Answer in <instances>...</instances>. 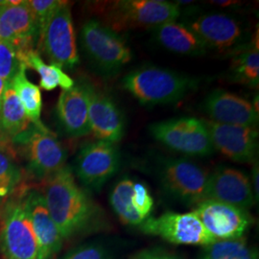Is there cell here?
Instances as JSON below:
<instances>
[{
	"label": "cell",
	"instance_id": "6da1fadb",
	"mask_svg": "<svg viewBox=\"0 0 259 259\" xmlns=\"http://www.w3.org/2000/svg\"><path fill=\"white\" fill-rule=\"evenodd\" d=\"M44 182L47 209L64 240L94 227L101 211L78 185L70 167L65 165Z\"/></svg>",
	"mask_w": 259,
	"mask_h": 259
},
{
	"label": "cell",
	"instance_id": "7a4b0ae2",
	"mask_svg": "<svg viewBox=\"0 0 259 259\" xmlns=\"http://www.w3.org/2000/svg\"><path fill=\"white\" fill-rule=\"evenodd\" d=\"M197 81L157 66H143L131 71L122 87L142 105L156 106L179 102L196 88Z\"/></svg>",
	"mask_w": 259,
	"mask_h": 259
},
{
	"label": "cell",
	"instance_id": "3957f363",
	"mask_svg": "<svg viewBox=\"0 0 259 259\" xmlns=\"http://www.w3.org/2000/svg\"><path fill=\"white\" fill-rule=\"evenodd\" d=\"M80 42L84 55L102 74H115L132 60L126 40L100 20L90 19L83 24Z\"/></svg>",
	"mask_w": 259,
	"mask_h": 259
},
{
	"label": "cell",
	"instance_id": "277c9868",
	"mask_svg": "<svg viewBox=\"0 0 259 259\" xmlns=\"http://www.w3.org/2000/svg\"><path fill=\"white\" fill-rule=\"evenodd\" d=\"M181 11L176 3L164 0H118L108 2L105 24L115 32L137 28L155 29L176 21Z\"/></svg>",
	"mask_w": 259,
	"mask_h": 259
},
{
	"label": "cell",
	"instance_id": "5b68a950",
	"mask_svg": "<svg viewBox=\"0 0 259 259\" xmlns=\"http://www.w3.org/2000/svg\"><path fill=\"white\" fill-rule=\"evenodd\" d=\"M12 198V197H11ZM4 259H37V239L24 200V191L5 204L0 225Z\"/></svg>",
	"mask_w": 259,
	"mask_h": 259
},
{
	"label": "cell",
	"instance_id": "8992f818",
	"mask_svg": "<svg viewBox=\"0 0 259 259\" xmlns=\"http://www.w3.org/2000/svg\"><path fill=\"white\" fill-rule=\"evenodd\" d=\"M12 142L19 145L29 173L37 180L46 181L65 166L66 150L47 128L40 129L32 124Z\"/></svg>",
	"mask_w": 259,
	"mask_h": 259
},
{
	"label": "cell",
	"instance_id": "52a82bcc",
	"mask_svg": "<svg viewBox=\"0 0 259 259\" xmlns=\"http://www.w3.org/2000/svg\"><path fill=\"white\" fill-rule=\"evenodd\" d=\"M153 138L173 151L187 156H209L214 152L205 121L181 117L157 122L149 127Z\"/></svg>",
	"mask_w": 259,
	"mask_h": 259
},
{
	"label": "cell",
	"instance_id": "ba28073f",
	"mask_svg": "<svg viewBox=\"0 0 259 259\" xmlns=\"http://www.w3.org/2000/svg\"><path fill=\"white\" fill-rule=\"evenodd\" d=\"M37 52L41 51L52 65L71 69L80 59L76 45L74 25L68 2L57 10L37 39Z\"/></svg>",
	"mask_w": 259,
	"mask_h": 259
},
{
	"label": "cell",
	"instance_id": "9c48e42d",
	"mask_svg": "<svg viewBox=\"0 0 259 259\" xmlns=\"http://www.w3.org/2000/svg\"><path fill=\"white\" fill-rule=\"evenodd\" d=\"M139 228L145 234L160 237L176 245L204 247L217 241L205 230L193 211L167 212L158 217H149Z\"/></svg>",
	"mask_w": 259,
	"mask_h": 259
},
{
	"label": "cell",
	"instance_id": "30bf717a",
	"mask_svg": "<svg viewBox=\"0 0 259 259\" xmlns=\"http://www.w3.org/2000/svg\"><path fill=\"white\" fill-rule=\"evenodd\" d=\"M120 167V153L115 143L97 140L88 143L75 159V174L87 188L99 191Z\"/></svg>",
	"mask_w": 259,
	"mask_h": 259
},
{
	"label": "cell",
	"instance_id": "8fae6325",
	"mask_svg": "<svg viewBox=\"0 0 259 259\" xmlns=\"http://www.w3.org/2000/svg\"><path fill=\"white\" fill-rule=\"evenodd\" d=\"M208 176L203 168L186 159H168L160 171V182L167 193L187 205L206 200Z\"/></svg>",
	"mask_w": 259,
	"mask_h": 259
},
{
	"label": "cell",
	"instance_id": "7c38bea8",
	"mask_svg": "<svg viewBox=\"0 0 259 259\" xmlns=\"http://www.w3.org/2000/svg\"><path fill=\"white\" fill-rule=\"evenodd\" d=\"M193 212L216 240L240 239L252 223L246 209L213 200L197 204Z\"/></svg>",
	"mask_w": 259,
	"mask_h": 259
},
{
	"label": "cell",
	"instance_id": "4fadbf2b",
	"mask_svg": "<svg viewBox=\"0 0 259 259\" xmlns=\"http://www.w3.org/2000/svg\"><path fill=\"white\" fill-rule=\"evenodd\" d=\"M37 23L27 1H5L0 10V40L18 49L20 55L37 45Z\"/></svg>",
	"mask_w": 259,
	"mask_h": 259
},
{
	"label": "cell",
	"instance_id": "5bb4252c",
	"mask_svg": "<svg viewBox=\"0 0 259 259\" xmlns=\"http://www.w3.org/2000/svg\"><path fill=\"white\" fill-rule=\"evenodd\" d=\"M214 150L235 162H251L258 152V132L254 128L205 121Z\"/></svg>",
	"mask_w": 259,
	"mask_h": 259
},
{
	"label": "cell",
	"instance_id": "9a60e30c",
	"mask_svg": "<svg viewBox=\"0 0 259 259\" xmlns=\"http://www.w3.org/2000/svg\"><path fill=\"white\" fill-rule=\"evenodd\" d=\"M206 200L232 204L246 210L256 203L250 178L241 170L223 165L208 176Z\"/></svg>",
	"mask_w": 259,
	"mask_h": 259
},
{
	"label": "cell",
	"instance_id": "2e32d148",
	"mask_svg": "<svg viewBox=\"0 0 259 259\" xmlns=\"http://www.w3.org/2000/svg\"><path fill=\"white\" fill-rule=\"evenodd\" d=\"M88 82H78L69 90H63L56 106L60 127L70 138H82L91 133L89 119Z\"/></svg>",
	"mask_w": 259,
	"mask_h": 259
},
{
	"label": "cell",
	"instance_id": "e0dca14e",
	"mask_svg": "<svg viewBox=\"0 0 259 259\" xmlns=\"http://www.w3.org/2000/svg\"><path fill=\"white\" fill-rule=\"evenodd\" d=\"M89 119L91 133L102 141L115 143L125 133V119L122 111L109 95L90 84Z\"/></svg>",
	"mask_w": 259,
	"mask_h": 259
},
{
	"label": "cell",
	"instance_id": "ac0fdd59",
	"mask_svg": "<svg viewBox=\"0 0 259 259\" xmlns=\"http://www.w3.org/2000/svg\"><path fill=\"white\" fill-rule=\"evenodd\" d=\"M24 200L37 239V259H53L63 247L64 239L47 209L41 192L25 189Z\"/></svg>",
	"mask_w": 259,
	"mask_h": 259
},
{
	"label": "cell",
	"instance_id": "d6986e66",
	"mask_svg": "<svg viewBox=\"0 0 259 259\" xmlns=\"http://www.w3.org/2000/svg\"><path fill=\"white\" fill-rule=\"evenodd\" d=\"M203 108L213 122L254 129L258 125L252 103L234 93L216 90L207 95Z\"/></svg>",
	"mask_w": 259,
	"mask_h": 259
},
{
	"label": "cell",
	"instance_id": "ffe728a7",
	"mask_svg": "<svg viewBox=\"0 0 259 259\" xmlns=\"http://www.w3.org/2000/svg\"><path fill=\"white\" fill-rule=\"evenodd\" d=\"M188 27L206 47L222 51L237 47L243 37L239 22L226 14H205L195 19Z\"/></svg>",
	"mask_w": 259,
	"mask_h": 259
},
{
	"label": "cell",
	"instance_id": "44dd1931",
	"mask_svg": "<svg viewBox=\"0 0 259 259\" xmlns=\"http://www.w3.org/2000/svg\"><path fill=\"white\" fill-rule=\"evenodd\" d=\"M157 42L167 50L183 55H203L207 47L188 26L176 21L153 29Z\"/></svg>",
	"mask_w": 259,
	"mask_h": 259
},
{
	"label": "cell",
	"instance_id": "7402d4cb",
	"mask_svg": "<svg viewBox=\"0 0 259 259\" xmlns=\"http://www.w3.org/2000/svg\"><path fill=\"white\" fill-rule=\"evenodd\" d=\"M32 126L23 106L11 83H8L0 108V133L12 139L17 138Z\"/></svg>",
	"mask_w": 259,
	"mask_h": 259
},
{
	"label": "cell",
	"instance_id": "603a6c76",
	"mask_svg": "<svg viewBox=\"0 0 259 259\" xmlns=\"http://www.w3.org/2000/svg\"><path fill=\"white\" fill-rule=\"evenodd\" d=\"M21 60L26 68L34 69L39 75V89L52 92L58 87L69 90L74 85V80L55 65H47L36 49L21 55Z\"/></svg>",
	"mask_w": 259,
	"mask_h": 259
},
{
	"label": "cell",
	"instance_id": "cb8c5ba5",
	"mask_svg": "<svg viewBox=\"0 0 259 259\" xmlns=\"http://www.w3.org/2000/svg\"><path fill=\"white\" fill-rule=\"evenodd\" d=\"M26 67L20 69L19 73L11 82V85L17 93L19 101L23 106L26 115L31 123L40 129L47 127L40 120L42 110V97L39 87L31 83L26 76Z\"/></svg>",
	"mask_w": 259,
	"mask_h": 259
},
{
	"label": "cell",
	"instance_id": "d4e9b609",
	"mask_svg": "<svg viewBox=\"0 0 259 259\" xmlns=\"http://www.w3.org/2000/svg\"><path fill=\"white\" fill-rule=\"evenodd\" d=\"M258 36L250 46L244 48L232 60L231 71L232 80L250 87L259 83Z\"/></svg>",
	"mask_w": 259,
	"mask_h": 259
},
{
	"label": "cell",
	"instance_id": "484cf974",
	"mask_svg": "<svg viewBox=\"0 0 259 259\" xmlns=\"http://www.w3.org/2000/svg\"><path fill=\"white\" fill-rule=\"evenodd\" d=\"M134 184L135 182L129 178L120 180L111 190L110 203L121 222L130 226H140L144 221L134 206Z\"/></svg>",
	"mask_w": 259,
	"mask_h": 259
},
{
	"label": "cell",
	"instance_id": "4316f807",
	"mask_svg": "<svg viewBox=\"0 0 259 259\" xmlns=\"http://www.w3.org/2000/svg\"><path fill=\"white\" fill-rule=\"evenodd\" d=\"M199 259H258V251L244 239L217 240L204 246Z\"/></svg>",
	"mask_w": 259,
	"mask_h": 259
},
{
	"label": "cell",
	"instance_id": "83f0119b",
	"mask_svg": "<svg viewBox=\"0 0 259 259\" xmlns=\"http://www.w3.org/2000/svg\"><path fill=\"white\" fill-rule=\"evenodd\" d=\"M8 150L0 149V204L14 196L22 179L21 171Z\"/></svg>",
	"mask_w": 259,
	"mask_h": 259
},
{
	"label": "cell",
	"instance_id": "f1b7e54d",
	"mask_svg": "<svg viewBox=\"0 0 259 259\" xmlns=\"http://www.w3.org/2000/svg\"><path fill=\"white\" fill-rule=\"evenodd\" d=\"M23 67L26 66L23 65L18 49L0 40V78L5 83H10Z\"/></svg>",
	"mask_w": 259,
	"mask_h": 259
},
{
	"label": "cell",
	"instance_id": "f546056e",
	"mask_svg": "<svg viewBox=\"0 0 259 259\" xmlns=\"http://www.w3.org/2000/svg\"><path fill=\"white\" fill-rule=\"evenodd\" d=\"M28 5L36 19L38 37L47 26L48 21L53 17L65 1L61 0H27ZM38 39V38H37Z\"/></svg>",
	"mask_w": 259,
	"mask_h": 259
},
{
	"label": "cell",
	"instance_id": "4dcf8cb0",
	"mask_svg": "<svg viewBox=\"0 0 259 259\" xmlns=\"http://www.w3.org/2000/svg\"><path fill=\"white\" fill-rule=\"evenodd\" d=\"M133 201L135 209L141 217V219L143 221L148 219L154 206V200L149 191L148 187L142 183L135 182Z\"/></svg>",
	"mask_w": 259,
	"mask_h": 259
},
{
	"label": "cell",
	"instance_id": "1f68e13d",
	"mask_svg": "<svg viewBox=\"0 0 259 259\" xmlns=\"http://www.w3.org/2000/svg\"><path fill=\"white\" fill-rule=\"evenodd\" d=\"M61 259H111L109 251L100 244H83L68 251Z\"/></svg>",
	"mask_w": 259,
	"mask_h": 259
},
{
	"label": "cell",
	"instance_id": "d6a6232c",
	"mask_svg": "<svg viewBox=\"0 0 259 259\" xmlns=\"http://www.w3.org/2000/svg\"><path fill=\"white\" fill-rule=\"evenodd\" d=\"M133 259H182L172 253L166 252L164 250H145L140 251Z\"/></svg>",
	"mask_w": 259,
	"mask_h": 259
},
{
	"label": "cell",
	"instance_id": "836d02e7",
	"mask_svg": "<svg viewBox=\"0 0 259 259\" xmlns=\"http://www.w3.org/2000/svg\"><path fill=\"white\" fill-rule=\"evenodd\" d=\"M258 177V163L256 162V163L253 164L252 169H251V181H250L252 192H253V195H254V198H255L256 203L258 202L259 198Z\"/></svg>",
	"mask_w": 259,
	"mask_h": 259
},
{
	"label": "cell",
	"instance_id": "e575fe53",
	"mask_svg": "<svg viewBox=\"0 0 259 259\" xmlns=\"http://www.w3.org/2000/svg\"><path fill=\"white\" fill-rule=\"evenodd\" d=\"M7 84H8V83H5V82L0 78V108H1V105H2L3 96H4V93H5V90H6Z\"/></svg>",
	"mask_w": 259,
	"mask_h": 259
},
{
	"label": "cell",
	"instance_id": "d590c367",
	"mask_svg": "<svg viewBox=\"0 0 259 259\" xmlns=\"http://www.w3.org/2000/svg\"><path fill=\"white\" fill-rule=\"evenodd\" d=\"M212 3H215L216 5H218V6H231V5H233V1H212Z\"/></svg>",
	"mask_w": 259,
	"mask_h": 259
},
{
	"label": "cell",
	"instance_id": "8d00e7d4",
	"mask_svg": "<svg viewBox=\"0 0 259 259\" xmlns=\"http://www.w3.org/2000/svg\"><path fill=\"white\" fill-rule=\"evenodd\" d=\"M9 148V144H7L6 140L0 139V149Z\"/></svg>",
	"mask_w": 259,
	"mask_h": 259
},
{
	"label": "cell",
	"instance_id": "74e56055",
	"mask_svg": "<svg viewBox=\"0 0 259 259\" xmlns=\"http://www.w3.org/2000/svg\"><path fill=\"white\" fill-rule=\"evenodd\" d=\"M4 2H5V1H0V10H1V7H2V6H3V4H4Z\"/></svg>",
	"mask_w": 259,
	"mask_h": 259
}]
</instances>
